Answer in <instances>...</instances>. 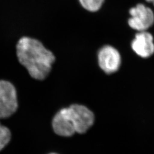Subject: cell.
I'll return each mask as SVG.
<instances>
[{
  "instance_id": "obj_1",
  "label": "cell",
  "mask_w": 154,
  "mask_h": 154,
  "mask_svg": "<svg viewBox=\"0 0 154 154\" xmlns=\"http://www.w3.org/2000/svg\"><path fill=\"white\" fill-rule=\"evenodd\" d=\"M16 51L20 63L33 78L43 80L49 75L55 57L38 40L22 37L17 44Z\"/></svg>"
},
{
  "instance_id": "obj_2",
  "label": "cell",
  "mask_w": 154,
  "mask_h": 154,
  "mask_svg": "<svg viewBox=\"0 0 154 154\" xmlns=\"http://www.w3.org/2000/svg\"><path fill=\"white\" fill-rule=\"evenodd\" d=\"M95 116L88 107L72 105L59 111L53 118L52 126L56 134L64 137L83 134L93 125Z\"/></svg>"
},
{
  "instance_id": "obj_3",
  "label": "cell",
  "mask_w": 154,
  "mask_h": 154,
  "mask_svg": "<svg viewBox=\"0 0 154 154\" xmlns=\"http://www.w3.org/2000/svg\"><path fill=\"white\" fill-rule=\"evenodd\" d=\"M18 107L16 89L11 82L0 80V119L11 116Z\"/></svg>"
},
{
  "instance_id": "obj_4",
  "label": "cell",
  "mask_w": 154,
  "mask_h": 154,
  "mask_svg": "<svg viewBox=\"0 0 154 154\" xmlns=\"http://www.w3.org/2000/svg\"><path fill=\"white\" fill-rule=\"evenodd\" d=\"M131 18L128 25L138 32L146 31L154 23V14L152 11L143 4H138L130 10Z\"/></svg>"
},
{
  "instance_id": "obj_5",
  "label": "cell",
  "mask_w": 154,
  "mask_h": 154,
  "mask_svg": "<svg viewBox=\"0 0 154 154\" xmlns=\"http://www.w3.org/2000/svg\"><path fill=\"white\" fill-rule=\"evenodd\" d=\"M98 63L103 71L110 74L118 70L121 63L119 51L111 46H105L99 50Z\"/></svg>"
},
{
  "instance_id": "obj_6",
  "label": "cell",
  "mask_w": 154,
  "mask_h": 154,
  "mask_svg": "<svg viewBox=\"0 0 154 154\" xmlns=\"http://www.w3.org/2000/svg\"><path fill=\"white\" fill-rule=\"evenodd\" d=\"M131 48L137 55L147 58L154 53L153 36L146 31L139 32L131 43Z\"/></svg>"
},
{
  "instance_id": "obj_7",
  "label": "cell",
  "mask_w": 154,
  "mask_h": 154,
  "mask_svg": "<svg viewBox=\"0 0 154 154\" xmlns=\"http://www.w3.org/2000/svg\"><path fill=\"white\" fill-rule=\"evenodd\" d=\"M83 8L91 12L98 11L103 5L105 0H79Z\"/></svg>"
},
{
  "instance_id": "obj_8",
  "label": "cell",
  "mask_w": 154,
  "mask_h": 154,
  "mask_svg": "<svg viewBox=\"0 0 154 154\" xmlns=\"http://www.w3.org/2000/svg\"><path fill=\"white\" fill-rule=\"evenodd\" d=\"M11 139V132L9 129L0 123V151L9 143Z\"/></svg>"
},
{
  "instance_id": "obj_9",
  "label": "cell",
  "mask_w": 154,
  "mask_h": 154,
  "mask_svg": "<svg viewBox=\"0 0 154 154\" xmlns=\"http://www.w3.org/2000/svg\"><path fill=\"white\" fill-rule=\"evenodd\" d=\"M146 1L149 2H150V3H152V4L154 6V0H146Z\"/></svg>"
},
{
  "instance_id": "obj_10",
  "label": "cell",
  "mask_w": 154,
  "mask_h": 154,
  "mask_svg": "<svg viewBox=\"0 0 154 154\" xmlns=\"http://www.w3.org/2000/svg\"><path fill=\"white\" fill-rule=\"evenodd\" d=\"M56 154V153H50V154Z\"/></svg>"
}]
</instances>
